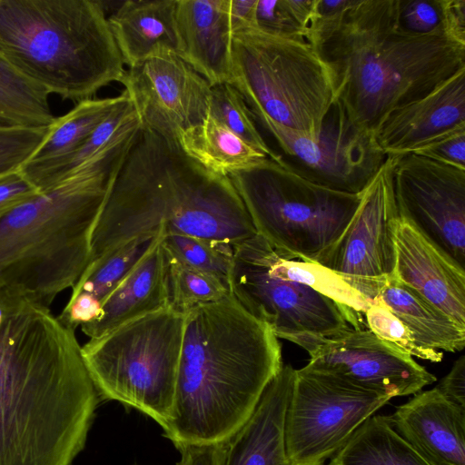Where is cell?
Segmentation results:
<instances>
[{"mask_svg": "<svg viewBox=\"0 0 465 465\" xmlns=\"http://www.w3.org/2000/svg\"><path fill=\"white\" fill-rule=\"evenodd\" d=\"M392 276L465 326V269L399 217Z\"/></svg>", "mask_w": 465, "mask_h": 465, "instance_id": "obj_17", "label": "cell"}, {"mask_svg": "<svg viewBox=\"0 0 465 465\" xmlns=\"http://www.w3.org/2000/svg\"><path fill=\"white\" fill-rule=\"evenodd\" d=\"M124 91L115 97L86 99L70 112L56 117L32 158L44 162L61 158L77 149L96 126L124 100Z\"/></svg>", "mask_w": 465, "mask_h": 465, "instance_id": "obj_29", "label": "cell"}, {"mask_svg": "<svg viewBox=\"0 0 465 465\" xmlns=\"http://www.w3.org/2000/svg\"><path fill=\"white\" fill-rule=\"evenodd\" d=\"M295 376L292 366L282 365L246 420L218 442V465H291L284 422Z\"/></svg>", "mask_w": 465, "mask_h": 465, "instance_id": "obj_19", "label": "cell"}, {"mask_svg": "<svg viewBox=\"0 0 465 465\" xmlns=\"http://www.w3.org/2000/svg\"><path fill=\"white\" fill-rule=\"evenodd\" d=\"M391 400L302 368L296 370L284 422L290 464L325 465Z\"/></svg>", "mask_w": 465, "mask_h": 465, "instance_id": "obj_11", "label": "cell"}, {"mask_svg": "<svg viewBox=\"0 0 465 465\" xmlns=\"http://www.w3.org/2000/svg\"><path fill=\"white\" fill-rule=\"evenodd\" d=\"M401 155H387L361 192L347 229L317 262L373 302L395 267L394 229L399 219L393 169Z\"/></svg>", "mask_w": 465, "mask_h": 465, "instance_id": "obj_13", "label": "cell"}, {"mask_svg": "<svg viewBox=\"0 0 465 465\" xmlns=\"http://www.w3.org/2000/svg\"><path fill=\"white\" fill-rule=\"evenodd\" d=\"M317 50L334 73L350 120L374 134L392 110L465 69V45L441 29L415 35L401 27L399 0H354Z\"/></svg>", "mask_w": 465, "mask_h": 465, "instance_id": "obj_5", "label": "cell"}, {"mask_svg": "<svg viewBox=\"0 0 465 465\" xmlns=\"http://www.w3.org/2000/svg\"><path fill=\"white\" fill-rule=\"evenodd\" d=\"M255 24L264 33L307 41L284 0H257Z\"/></svg>", "mask_w": 465, "mask_h": 465, "instance_id": "obj_36", "label": "cell"}, {"mask_svg": "<svg viewBox=\"0 0 465 465\" xmlns=\"http://www.w3.org/2000/svg\"><path fill=\"white\" fill-rule=\"evenodd\" d=\"M120 83L142 125L163 137L177 141L209 114L212 85L170 50L129 67Z\"/></svg>", "mask_w": 465, "mask_h": 465, "instance_id": "obj_15", "label": "cell"}, {"mask_svg": "<svg viewBox=\"0 0 465 465\" xmlns=\"http://www.w3.org/2000/svg\"><path fill=\"white\" fill-rule=\"evenodd\" d=\"M230 84L252 114L312 138L338 101L334 73L316 48L256 28L232 34Z\"/></svg>", "mask_w": 465, "mask_h": 465, "instance_id": "obj_7", "label": "cell"}, {"mask_svg": "<svg viewBox=\"0 0 465 465\" xmlns=\"http://www.w3.org/2000/svg\"><path fill=\"white\" fill-rule=\"evenodd\" d=\"M164 249L183 263L229 283L233 245L179 233H164Z\"/></svg>", "mask_w": 465, "mask_h": 465, "instance_id": "obj_33", "label": "cell"}, {"mask_svg": "<svg viewBox=\"0 0 465 465\" xmlns=\"http://www.w3.org/2000/svg\"><path fill=\"white\" fill-rule=\"evenodd\" d=\"M49 94L0 53V128H48L56 118L48 103Z\"/></svg>", "mask_w": 465, "mask_h": 465, "instance_id": "obj_28", "label": "cell"}, {"mask_svg": "<svg viewBox=\"0 0 465 465\" xmlns=\"http://www.w3.org/2000/svg\"><path fill=\"white\" fill-rule=\"evenodd\" d=\"M177 142L188 156L226 176L268 158L210 114L202 124L182 133Z\"/></svg>", "mask_w": 465, "mask_h": 465, "instance_id": "obj_27", "label": "cell"}, {"mask_svg": "<svg viewBox=\"0 0 465 465\" xmlns=\"http://www.w3.org/2000/svg\"><path fill=\"white\" fill-rule=\"evenodd\" d=\"M163 233L140 235L91 261L73 286L66 305L57 316L59 321L73 331L95 321L104 300Z\"/></svg>", "mask_w": 465, "mask_h": 465, "instance_id": "obj_23", "label": "cell"}, {"mask_svg": "<svg viewBox=\"0 0 465 465\" xmlns=\"http://www.w3.org/2000/svg\"><path fill=\"white\" fill-rule=\"evenodd\" d=\"M265 257L273 275L304 284L351 313L361 316L371 303L340 275L317 262L284 258L267 242Z\"/></svg>", "mask_w": 465, "mask_h": 465, "instance_id": "obj_30", "label": "cell"}, {"mask_svg": "<svg viewBox=\"0 0 465 465\" xmlns=\"http://www.w3.org/2000/svg\"><path fill=\"white\" fill-rule=\"evenodd\" d=\"M393 188L399 217L465 269V170L401 155Z\"/></svg>", "mask_w": 465, "mask_h": 465, "instance_id": "obj_14", "label": "cell"}, {"mask_svg": "<svg viewBox=\"0 0 465 465\" xmlns=\"http://www.w3.org/2000/svg\"><path fill=\"white\" fill-rule=\"evenodd\" d=\"M97 396L75 331L48 306L0 289V465H72Z\"/></svg>", "mask_w": 465, "mask_h": 465, "instance_id": "obj_1", "label": "cell"}, {"mask_svg": "<svg viewBox=\"0 0 465 465\" xmlns=\"http://www.w3.org/2000/svg\"><path fill=\"white\" fill-rule=\"evenodd\" d=\"M252 115L276 141L284 166L331 190L361 193L387 157L375 134L354 124L339 101L328 112L316 138L278 124L263 114Z\"/></svg>", "mask_w": 465, "mask_h": 465, "instance_id": "obj_12", "label": "cell"}, {"mask_svg": "<svg viewBox=\"0 0 465 465\" xmlns=\"http://www.w3.org/2000/svg\"><path fill=\"white\" fill-rule=\"evenodd\" d=\"M438 4L443 34L465 45V0H438Z\"/></svg>", "mask_w": 465, "mask_h": 465, "instance_id": "obj_41", "label": "cell"}, {"mask_svg": "<svg viewBox=\"0 0 465 465\" xmlns=\"http://www.w3.org/2000/svg\"><path fill=\"white\" fill-rule=\"evenodd\" d=\"M291 15L304 32L307 40L317 11V0H284Z\"/></svg>", "mask_w": 465, "mask_h": 465, "instance_id": "obj_45", "label": "cell"}, {"mask_svg": "<svg viewBox=\"0 0 465 465\" xmlns=\"http://www.w3.org/2000/svg\"><path fill=\"white\" fill-rule=\"evenodd\" d=\"M163 236L104 300L99 317L81 326L90 339L140 316L169 308Z\"/></svg>", "mask_w": 465, "mask_h": 465, "instance_id": "obj_22", "label": "cell"}, {"mask_svg": "<svg viewBox=\"0 0 465 465\" xmlns=\"http://www.w3.org/2000/svg\"><path fill=\"white\" fill-rule=\"evenodd\" d=\"M257 0H228L229 17L232 34L256 27Z\"/></svg>", "mask_w": 465, "mask_h": 465, "instance_id": "obj_44", "label": "cell"}, {"mask_svg": "<svg viewBox=\"0 0 465 465\" xmlns=\"http://www.w3.org/2000/svg\"><path fill=\"white\" fill-rule=\"evenodd\" d=\"M209 114L245 143L282 164L280 153L265 142L250 108L233 85L224 83L212 86Z\"/></svg>", "mask_w": 465, "mask_h": 465, "instance_id": "obj_32", "label": "cell"}, {"mask_svg": "<svg viewBox=\"0 0 465 465\" xmlns=\"http://www.w3.org/2000/svg\"><path fill=\"white\" fill-rule=\"evenodd\" d=\"M47 132L48 128H0V177L19 170L30 160Z\"/></svg>", "mask_w": 465, "mask_h": 465, "instance_id": "obj_35", "label": "cell"}, {"mask_svg": "<svg viewBox=\"0 0 465 465\" xmlns=\"http://www.w3.org/2000/svg\"><path fill=\"white\" fill-rule=\"evenodd\" d=\"M40 191L19 170L0 177V219Z\"/></svg>", "mask_w": 465, "mask_h": 465, "instance_id": "obj_40", "label": "cell"}, {"mask_svg": "<svg viewBox=\"0 0 465 465\" xmlns=\"http://www.w3.org/2000/svg\"><path fill=\"white\" fill-rule=\"evenodd\" d=\"M177 55L212 86L232 77L228 0H176Z\"/></svg>", "mask_w": 465, "mask_h": 465, "instance_id": "obj_21", "label": "cell"}, {"mask_svg": "<svg viewBox=\"0 0 465 465\" xmlns=\"http://www.w3.org/2000/svg\"><path fill=\"white\" fill-rule=\"evenodd\" d=\"M465 126V69L428 94L392 110L375 137L386 155H404L445 133Z\"/></svg>", "mask_w": 465, "mask_h": 465, "instance_id": "obj_18", "label": "cell"}, {"mask_svg": "<svg viewBox=\"0 0 465 465\" xmlns=\"http://www.w3.org/2000/svg\"><path fill=\"white\" fill-rule=\"evenodd\" d=\"M399 24L415 35L441 29L438 0H399Z\"/></svg>", "mask_w": 465, "mask_h": 465, "instance_id": "obj_37", "label": "cell"}, {"mask_svg": "<svg viewBox=\"0 0 465 465\" xmlns=\"http://www.w3.org/2000/svg\"><path fill=\"white\" fill-rule=\"evenodd\" d=\"M373 302L387 307L420 346L448 352L463 350L465 326L455 322L392 275L387 279Z\"/></svg>", "mask_w": 465, "mask_h": 465, "instance_id": "obj_25", "label": "cell"}, {"mask_svg": "<svg viewBox=\"0 0 465 465\" xmlns=\"http://www.w3.org/2000/svg\"><path fill=\"white\" fill-rule=\"evenodd\" d=\"M328 465H435L393 428L390 417L372 415Z\"/></svg>", "mask_w": 465, "mask_h": 465, "instance_id": "obj_26", "label": "cell"}, {"mask_svg": "<svg viewBox=\"0 0 465 465\" xmlns=\"http://www.w3.org/2000/svg\"><path fill=\"white\" fill-rule=\"evenodd\" d=\"M389 417L396 431L435 465H465V409L437 387L414 394Z\"/></svg>", "mask_w": 465, "mask_h": 465, "instance_id": "obj_20", "label": "cell"}, {"mask_svg": "<svg viewBox=\"0 0 465 465\" xmlns=\"http://www.w3.org/2000/svg\"><path fill=\"white\" fill-rule=\"evenodd\" d=\"M363 315L369 331L389 345L411 357L431 362H440L442 360L443 353L441 351L420 346L411 332L384 305L373 302Z\"/></svg>", "mask_w": 465, "mask_h": 465, "instance_id": "obj_34", "label": "cell"}, {"mask_svg": "<svg viewBox=\"0 0 465 465\" xmlns=\"http://www.w3.org/2000/svg\"><path fill=\"white\" fill-rule=\"evenodd\" d=\"M164 252L169 308L184 315L196 307L232 297L228 283L183 263L165 249Z\"/></svg>", "mask_w": 465, "mask_h": 465, "instance_id": "obj_31", "label": "cell"}, {"mask_svg": "<svg viewBox=\"0 0 465 465\" xmlns=\"http://www.w3.org/2000/svg\"><path fill=\"white\" fill-rule=\"evenodd\" d=\"M184 315L151 312L91 338L82 355L98 392L144 413L163 430L173 411Z\"/></svg>", "mask_w": 465, "mask_h": 465, "instance_id": "obj_9", "label": "cell"}, {"mask_svg": "<svg viewBox=\"0 0 465 465\" xmlns=\"http://www.w3.org/2000/svg\"><path fill=\"white\" fill-rule=\"evenodd\" d=\"M450 401L465 409V357L460 356L436 386Z\"/></svg>", "mask_w": 465, "mask_h": 465, "instance_id": "obj_42", "label": "cell"}, {"mask_svg": "<svg viewBox=\"0 0 465 465\" xmlns=\"http://www.w3.org/2000/svg\"><path fill=\"white\" fill-rule=\"evenodd\" d=\"M176 448L181 453L177 465H218V442L182 444Z\"/></svg>", "mask_w": 465, "mask_h": 465, "instance_id": "obj_43", "label": "cell"}, {"mask_svg": "<svg viewBox=\"0 0 465 465\" xmlns=\"http://www.w3.org/2000/svg\"><path fill=\"white\" fill-rule=\"evenodd\" d=\"M176 0H128L107 17L124 64L166 49L177 54Z\"/></svg>", "mask_w": 465, "mask_h": 465, "instance_id": "obj_24", "label": "cell"}, {"mask_svg": "<svg viewBox=\"0 0 465 465\" xmlns=\"http://www.w3.org/2000/svg\"><path fill=\"white\" fill-rule=\"evenodd\" d=\"M0 53L25 77L84 101L125 70L101 2L0 0Z\"/></svg>", "mask_w": 465, "mask_h": 465, "instance_id": "obj_6", "label": "cell"}, {"mask_svg": "<svg viewBox=\"0 0 465 465\" xmlns=\"http://www.w3.org/2000/svg\"><path fill=\"white\" fill-rule=\"evenodd\" d=\"M161 231L233 246L257 234L228 176L142 125L94 228L90 262Z\"/></svg>", "mask_w": 465, "mask_h": 465, "instance_id": "obj_2", "label": "cell"}, {"mask_svg": "<svg viewBox=\"0 0 465 465\" xmlns=\"http://www.w3.org/2000/svg\"><path fill=\"white\" fill-rule=\"evenodd\" d=\"M266 241L256 234L233 247L229 275L234 300L272 333L309 354L326 339L360 328V316L342 309L310 287L270 272Z\"/></svg>", "mask_w": 465, "mask_h": 465, "instance_id": "obj_10", "label": "cell"}, {"mask_svg": "<svg viewBox=\"0 0 465 465\" xmlns=\"http://www.w3.org/2000/svg\"><path fill=\"white\" fill-rule=\"evenodd\" d=\"M304 371L391 399L420 392L437 378L409 354L369 330L349 328L324 340Z\"/></svg>", "mask_w": 465, "mask_h": 465, "instance_id": "obj_16", "label": "cell"}, {"mask_svg": "<svg viewBox=\"0 0 465 465\" xmlns=\"http://www.w3.org/2000/svg\"><path fill=\"white\" fill-rule=\"evenodd\" d=\"M140 128L0 219V289L49 307L73 288L90 262L94 228Z\"/></svg>", "mask_w": 465, "mask_h": 465, "instance_id": "obj_4", "label": "cell"}, {"mask_svg": "<svg viewBox=\"0 0 465 465\" xmlns=\"http://www.w3.org/2000/svg\"><path fill=\"white\" fill-rule=\"evenodd\" d=\"M282 365L278 338L233 297L191 310L164 436L175 447L223 440L250 416Z\"/></svg>", "mask_w": 465, "mask_h": 465, "instance_id": "obj_3", "label": "cell"}, {"mask_svg": "<svg viewBox=\"0 0 465 465\" xmlns=\"http://www.w3.org/2000/svg\"><path fill=\"white\" fill-rule=\"evenodd\" d=\"M411 153L465 170V126L433 138Z\"/></svg>", "mask_w": 465, "mask_h": 465, "instance_id": "obj_38", "label": "cell"}, {"mask_svg": "<svg viewBox=\"0 0 465 465\" xmlns=\"http://www.w3.org/2000/svg\"><path fill=\"white\" fill-rule=\"evenodd\" d=\"M354 0H317L315 20L307 42L318 49L322 43L340 25Z\"/></svg>", "mask_w": 465, "mask_h": 465, "instance_id": "obj_39", "label": "cell"}, {"mask_svg": "<svg viewBox=\"0 0 465 465\" xmlns=\"http://www.w3.org/2000/svg\"><path fill=\"white\" fill-rule=\"evenodd\" d=\"M228 177L256 233L281 256L309 262L340 239L361 198L310 182L270 158Z\"/></svg>", "mask_w": 465, "mask_h": 465, "instance_id": "obj_8", "label": "cell"}]
</instances>
